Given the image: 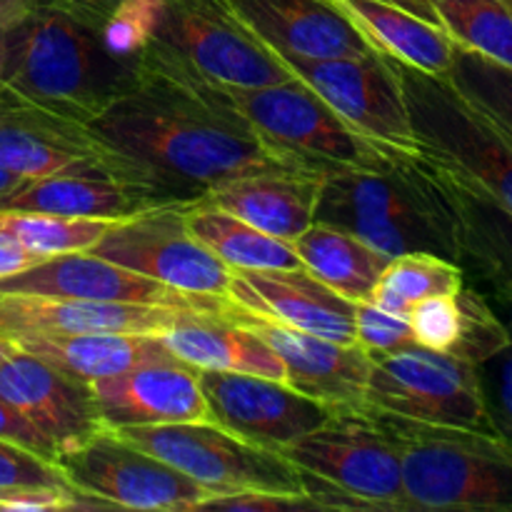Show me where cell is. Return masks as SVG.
<instances>
[{
    "label": "cell",
    "mask_w": 512,
    "mask_h": 512,
    "mask_svg": "<svg viewBox=\"0 0 512 512\" xmlns=\"http://www.w3.org/2000/svg\"><path fill=\"white\" fill-rule=\"evenodd\" d=\"M505 323L510 328L508 345L490 360L475 365V370H478L480 388H483L493 430L512 445V308H508Z\"/></svg>",
    "instance_id": "74e56055"
},
{
    "label": "cell",
    "mask_w": 512,
    "mask_h": 512,
    "mask_svg": "<svg viewBox=\"0 0 512 512\" xmlns=\"http://www.w3.org/2000/svg\"><path fill=\"white\" fill-rule=\"evenodd\" d=\"M185 205L190 203L158 205L118 220L90 253L180 293L228 300L233 270L190 233Z\"/></svg>",
    "instance_id": "4fadbf2b"
},
{
    "label": "cell",
    "mask_w": 512,
    "mask_h": 512,
    "mask_svg": "<svg viewBox=\"0 0 512 512\" xmlns=\"http://www.w3.org/2000/svg\"><path fill=\"white\" fill-rule=\"evenodd\" d=\"M335 3L350 15L373 50L420 73L448 78L458 45L438 23H430L385 0H335Z\"/></svg>",
    "instance_id": "83f0119b"
},
{
    "label": "cell",
    "mask_w": 512,
    "mask_h": 512,
    "mask_svg": "<svg viewBox=\"0 0 512 512\" xmlns=\"http://www.w3.org/2000/svg\"><path fill=\"white\" fill-rule=\"evenodd\" d=\"M148 45L220 88H265L293 78L225 0H165Z\"/></svg>",
    "instance_id": "8fae6325"
},
{
    "label": "cell",
    "mask_w": 512,
    "mask_h": 512,
    "mask_svg": "<svg viewBox=\"0 0 512 512\" xmlns=\"http://www.w3.org/2000/svg\"><path fill=\"white\" fill-rule=\"evenodd\" d=\"M365 405L418 423L495 433L475 365L415 343L373 355Z\"/></svg>",
    "instance_id": "7c38bea8"
},
{
    "label": "cell",
    "mask_w": 512,
    "mask_h": 512,
    "mask_svg": "<svg viewBox=\"0 0 512 512\" xmlns=\"http://www.w3.org/2000/svg\"><path fill=\"white\" fill-rule=\"evenodd\" d=\"M115 433L203 485L210 498L245 490L303 493L298 468L283 453L248 443L213 420L135 425Z\"/></svg>",
    "instance_id": "9c48e42d"
},
{
    "label": "cell",
    "mask_w": 512,
    "mask_h": 512,
    "mask_svg": "<svg viewBox=\"0 0 512 512\" xmlns=\"http://www.w3.org/2000/svg\"><path fill=\"white\" fill-rule=\"evenodd\" d=\"M440 28L458 48L512 68V5L508 0H428Z\"/></svg>",
    "instance_id": "1f68e13d"
},
{
    "label": "cell",
    "mask_w": 512,
    "mask_h": 512,
    "mask_svg": "<svg viewBox=\"0 0 512 512\" xmlns=\"http://www.w3.org/2000/svg\"><path fill=\"white\" fill-rule=\"evenodd\" d=\"M138 58H120L103 30L53 8H30L5 30L3 85L35 105L93 123L133 88Z\"/></svg>",
    "instance_id": "3957f363"
},
{
    "label": "cell",
    "mask_w": 512,
    "mask_h": 512,
    "mask_svg": "<svg viewBox=\"0 0 512 512\" xmlns=\"http://www.w3.org/2000/svg\"><path fill=\"white\" fill-rule=\"evenodd\" d=\"M385 3H393V5H398V8H405V10H410V13L420 15V18L430 20V23H438L428 0H385Z\"/></svg>",
    "instance_id": "f6af8a7d"
},
{
    "label": "cell",
    "mask_w": 512,
    "mask_h": 512,
    "mask_svg": "<svg viewBox=\"0 0 512 512\" xmlns=\"http://www.w3.org/2000/svg\"><path fill=\"white\" fill-rule=\"evenodd\" d=\"M18 490H75L63 468L48 458L0 438V495Z\"/></svg>",
    "instance_id": "d590c367"
},
{
    "label": "cell",
    "mask_w": 512,
    "mask_h": 512,
    "mask_svg": "<svg viewBox=\"0 0 512 512\" xmlns=\"http://www.w3.org/2000/svg\"><path fill=\"white\" fill-rule=\"evenodd\" d=\"M293 250L313 278L350 303L368 300L380 273L390 263V255L370 248L348 230L320 220L295 238Z\"/></svg>",
    "instance_id": "f1b7e54d"
},
{
    "label": "cell",
    "mask_w": 512,
    "mask_h": 512,
    "mask_svg": "<svg viewBox=\"0 0 512 512\" xmlns=\"http://www.w3.org/2000/svg\"><path fill=\"white\" fill-rule=\"evenodd\" d=\"M58 465L78 493L103 500L110 510L190 512L203 510L210 498L203 485L110 428L60 455Z\"/></svg>",
    "instance_id": "5bb4252c"
},
{
    "label": "cell",
    "mask_w": 512,
    "mask_h": 512,
    "mask_svg": "<svg viewBox=\"0 0 512 512\" xmlns=\"http://www.w3.org/2000/svg\"><path fill=\"white\" fill-rule=\"evenodd\" d=\"M165 0H123L103 25V40L120 58H138L150 43L163 15Z\"/></svg>",
    "instance_id": "8d00e7d4"
},
{
    "label": "cell",
    "mask_w": 512,
    "mask_h": 512,
    "mask_svg": "<svg viewBox=\"0 0 512 512\" xmlns=\"http://www.w3.org/2000/svg\"><path fill=\"white\" fill-rule=\"evenodd\" d=\"M230 318L258 333L285 365V385L328 408L365 405L373 355L358 343H335L305 330L273 323L230 303Z\"/></svg>",
    "instance_id": "ac0fdd59"
},
{
    "label": "cell",
    "mask_w": 512,
    "mask_h": 512,
    "mask_svg": "<svg viewBox=\"0 0 512 512\" xmlns=\"http://www.w3.org/2000/svg\"><path fill=\"white\" fill-rule=\"evenodd\" d=\"M15 350V343L10 338H3V335H0V363H3L5 358H8L10 353H13Z\"/></svg>",
    "instance_id": "bcb514c9"
},
{
    "label": "cell",
    "mask_w": 512,
    "mask_h": 512,
    "mask_svg": "<svg viewBox=\"0 0 512 512\" xmlns=\"http://www.w3.org/2000/svg\"><path fill=\"white\" fill-rule=\"evenodd\" d=\"M193 313L200 310L0 293V335L10 340L25 335H160Z\"/></svg>",
    "instance_id": "ffe728a7"
},
{
    "label": "cell",
    "mask_w": 512,
    "mask_h": 512,
    "mask_svg": "<svg viewBox=\"0 0 512 512\" xmlns=\"http://www.w3.org/2000/svg\"><path fill=\"white\" fill-rule=\"evenodd\" d=\"M198 380L213 423L278 453L313 433L333 413L320 400L263 375L198 370Z\"/></svg>",
    "instance_id": "9a60e30c"
},
{
    "label": "cell",
    "mask_w": 512,
    "mask_h": 512,
    "mask_svg": "<svg viewBox=\"0 0 512 512\" xmlns=\"http://www.w3.org/2000/svg\"><path fill=\"white\" fill-rule=\"evenodd\" d=\"M318 510L405 512L403 458L373 408H335L285 450Z\"/></svg>",
    "instance_id": "5b68a950"
},
{
    "label": "cell",
    "mask_w": 512,
    "mask_h": 512,
    "mask_svg": "<svg viewBox=\"0 0 512 512\" xmlns=\"http://www.w3.org/2000/svg\"><path fill=\"white\" fill-rule=\"evenodd\" d=\"M225 95L260 143L293 173L325 180L343 170L378 168L390 158L295 78L265 88H225Z\"/></svg>",
    "instance_id": "8992f818"
},
{
    "label": "cell",
    "mask_w": 512,
    "mask_h": 512,
    "mask_svg": "<svg viewBox=\"0 0 512 512\" xmlns=\"http://www.w3.org/2000/svg\"><path fill=\"white\" fill-rule=\"evenodd\" d=\"M90 125L163 193L183 203L203 200L245 175L293 173L235 113L225 88L153 45L138 53L133 88Z\"/></svg>",
    "instance_id": "6da1fadb"
},
{
    "label": "cell",
    "mask_w": 512,
    "mask_h": 512,
    "mask_svg": "<svg viewBox=\"0 0 512 512\" xmlns=\"http://www.w3.org/2000/svg\"><path fill=\"white\" fill-rule=\"evenodd\" d=\"M165 348L195 370L263 375L285 383V365L268 343L228 313H193L158 335Z\"/></svg>",
    "instance_id": "d4e9b609"
},
{
    "label": "cell",
    "mask_w": 512,
    "mask_h": 512,
    "mask_svg": "<svg viewBox=\"0 0 512 512\" xmlns=\"http://www.w3.org/2000/svg\"><path fill=\"white\" fill-rule=\"evenodd\" d=\"M5 30L0 28V90H3V60H5Z\"/></svg>",
    "instance_id": "7dc6e473"
},
{
    "label": "cell",
    "mask_w": 512,
    "mask_h": 512,
    "mask_svg": "<svg viewBox=\"0 0 512 512\" xmlns=\"http://www.w3.org/2000/svg\"><path fill=\"white\" fill-rule=\"evenodd\" d=\"M0 395L48 438L58 458L105 430L90 383L25 353L18 345L0 363Z\"/></svg>",
    "instance_id": "e0dca14e"
},
{
    "label": "cell",
    "mask_w": 512,
    "mask_h": 512,
    "mask_svg": "<svg viewBox=\"0 0 512 512\" xmlns=\"http://www.w3.org/2000/svg\"><path fill=\"white\" fill-rule=\"evenodd\" d=\"M465 288V268L435 253H403L390 258L380 273L370 303L388 313L408 318L410 308L430 295L460 293Z\"/></svg>",
    "instance_id": "4dcf8cb0"
},
{
    "label": "cell",
    "mask_w": 512,
    "mask_h": 512,
    "mask_svg": "<svg viewBox=\"0 0 512 512\" xmlns=\"http://www.w3.org/2000/svg\"><path fill=\"white\" fill-rule=\"evenodd\" d=\"M0 438L10 440V443L20 445V448H28L33 453H38L40 458H48L53 463H58V453H55L53 445L48 443L45 435H40L8 400L0 395Z\"/></svg>",
    "instance_id": "60d3db41"
},
{
    "label": "cell",
    "mask_w": 512,
    "mask_h": 512,
    "mask_svg": "<svg viewBox=\"0 0 512 512\" xmlns=\"http://www.w3.org/2000/svg\"><path fill=\"white\" fill-rule=\"evenodd\" d=\"M353 328L355 343L370 355L390 353V350H398L415 343L408 318L388 313V310L378 308V305L370 303V300L355 303Z\"/></svg>",
    "instance_id": "f35d334b"
},
{
    "label": "cell",
    "mask_w": 512,
    "mask_h": 512,
    "mask_svg": "<svg viewBox=\"0 0 512 512\" xmlns=\"http://www.w3.org/2000/svg\"><path fill=\"white\" fill-rule=\"evenodd\" d=\"M13 343L83 383L110 378V375L140 368V365L178 360L158 335H25V338H13Z\"/></svg>",
    "instance_id": "4316f807"
},
{
    "label": "cell",
    "mask_w": 512,
    "mask_h": 512,
    "mask_svg": "<svg viewBox=\"0 0 512 512\" xmlns=\"http://www.w3.org/2000/svg\"><path fill=\"white\" fill-rule=\"evenodd\" d=\"M0 293L163 305V308L200 310V313H228L230 308L228 300L180 293L95 253H68L43 260L23 273L0 280Z\"/></svg>",
    "instance_id": "2e32d148"
},
{
    "label": "cell",
    "mask_w": 512,
    "mask_h": 512,
    "mask_svg": "<svg viewBox=\"0 0 512 512\" xmlns=\"http://www.w3.org/2000/svg\"><path fill=\"white\" fill-rule=\"evenodd\" d=\"M105 428L210 420L198 370L183 360L150 363L90 383Z\"/></svg>",
    "instance_id": "7402d4cb"
},
{
    "label": "cell",
    "mask_w": 512,
    "mask_h": 512,
    "mask_svg": "<svg viewBox=\"0 0 512 512\" xmlns=\"http://www.w3.org/2000/svg\"><path fill=\"white\" fill-rule=\"evenodd\" d=\"M0 220L20 240L28 253L40 260L68 253H90L108 228L118 220L68 218V215L35 213V210H0Z\"/></svg>",
    "instance_id": "d6a6232c"
},
{
    "label": "cell",
    "mask_w": 512,
    "mask_h": 512,
    "mask_svg": "<svg viewBox=\"0 0 512 512\" xmlns=\"http://www.w3.org/2000/svg\"><path fill=\"white\" fill-rule=\"evenodd\" d=\"M180 203L160 190L130 180L103 175H60V178L25 180L0 210H35L90 220H125L158 205Z\"/></svg>",
    "instance_id": "603a6c76"
},
{
    "label": "cell",
    "mask_w": 512,
    "mask_h": 512,
    "mask_svg": "<svg viewBox=\"0 0 512 512\" xmlns=\"http://www.w3.org/2000/svg\"><path fill=\"white\" fill-rule=\"evenodd\" d=\"M203 510L230 512H280V510H318V505L305 493H265V490H245V493L215 495L203 503Z\"/></svg>",
    "instance_id": "ab89813d"
},
{
    "label": "cell",
    "mask_w": 512,
    "mask_h": 512,
    "mask_svg": "<svg viewBox=\"0 0 512 512\" xmlns=\"http://www.w3.org/2000/svg\"><path fill=\"white\" fill-rule=\"evenodd\" d=\"M375 410V408H373ZM403 458L405 512H512V445L495 433L375 410Z\"/></svg>",
    "instance_id": "277c9868"
},
{
    "label": "cell",
    "mask_w": 512,
    "mask_h": 512,
    "mask_svg": "<svg viewBox=\"0 0 512 512\" xmlns=\"http://www.w3.org/2000/svg\"><path fill=\"white\" fill-rule=\"evenodd\" d=\"M508 3H510V5H512V0H508Z\"/></svg>",
    "instance_id": "c3c4849f"
},
{
    "label": "cell",
    "mask_w": 512,
    "mask_h": 512,
    "mask_svg": "<svg viewBox=\"0 0 512 512\" xmlns=\"http://www.w3.org/2000/svg\"><path fill=\"white\" fill-rule=\"evenodd\" d=\"M30 0H0V28H10L30 13Z\"/></svg>",
    "instance_id": "ee69618b"
},
{
    "label": "cell",
    "mask_w": 512,
    "mask_h": 512,
    "mask_svg": "<svg viewBox=\"0 0 512 512\" xmlns=\"http://www.w3.org/2000/svg\"><path fill=\"white\" fill-rule=\"evenodd\" d=\"M0 165L25 180L103 175L160 190L93 125L30 103L5 85L0 90Z\"/></svg>",
    "instance_id": "ba28073f"
},
{
    "label": "cell",
    "mask_w": 512,
    "mask_h": 512,
    "mask_svg": "<svg viewBox=\"0 0 512 512\" xmlns=\"http://www.w3.org/2000/svg\"><path fill=\"white\" fill-rule=\"evenodd\" d=\"M420 150L512 213V143L440 75L400 65Z\"/></svg>",
    "instance_id": "52a82bcc"
},
{
    "label": "cell",
    "mask_w": 512,
    "mask_h": 512,
    "mask_svg": "<svg viewBox=\"0 0 512 512\" xmlns=\"http://www.w3.org/2000/svg\"><path fill=\"white\" fill-rule=\"evenodd\" d=\"M120 3L123 0H30L33 8L60 10V13L73 15V18L83 20V23L93 25L98 30H103V25L108 23V18Z\"/></svg>",
    "instance_id": "b9f144b4"
},
{
    "label": "cell",
    "mask_w": 512,
    "mask_h": 512,
    "mask_svg": "<svg viewBox=\"0 0 512 512\" xmlns=\"http://www.w3.org/2000/svg\"><path fill=\"white\" fill-rule=\"evenodd\" d=\"M228 303L335 343H355V303L330 290L305 268L233 270Z\"/></svg>",
    "instance_id": "d6986e66"
},
{
    "label": "cell",
    "mask_w": 512,
    "mask_h": 512,
    "mask_svg": "<svg viewBox=\"0 0 512 512\" xmlns=\"http://www.w3.org/2000/svg\"><path fill=\"white\" fill-rule=\"evenodd\" d=\"M183 218L190 233L230 270L303 268L293 245L263 233L218 205L195 200L185 205Z\"/></svg>",
    "instance_id": "f546056e"
},
{
    "label": "cell",
    "mask_w": 512,
    "mask_h": 512,
    "mask_svg": "<svg viewBox=\"0 0 512 512\" xmlns=\"http://www.w3.org/2000/svg\"><path fill=\"white\" fill-rule=\"evenodd\" d=\"M463 300L460 293L430 295L410 308L408 323L413 330V340L420 348L448 353L458 348L463 335Z\"/></svg>",
    "instance_id": "e575fe53"
},
{
    "label": "cell",
    "mask_w": 512,
    "mask_h": 512,
    "mask_svg": "<svg viewBox=\"0 0 512 512\" xmlns=\"http://www.w3.org/2000/svg\"><path fill=\"white\" fill-rule=\"evenodd\" d=\"M278 58L295 80L323 98L365 143L385 155H423L398 60L383 53L323 60L295 55Z\"/></svg>",
    "instance_id": "30bf717a"
},
{
    "label": "cell",
    "mask_w": 512,
    "mask_h": 512,
    "mask_svg": "<svg viewBox=\"0 0 512 512\" xmlns=\"http://www.w3.org/2000/svg\"><path fill=\"white\" fill-rule=\"evenodd\" d=\"M275 55L350 58L378 53L335 0H225Z\"/></svg>",
    "instance_id": "44dd1931"
},
{
    "label": "cell",
    "mask_w": 512,
    "mask_h": 512,
    "mask_svg": "<svg viewBox=\"0 0 512 512\" xmlns=\"http://www.w3.org/2000/svg\"><path fill=\"white\" fill-rule=\"evenodd\" d=\"M448 80L512 143V68L458 48Z\"/></svg>",
    "instance_id": "836d02e7"
},
{
    "label": "cell",
    "mask_w": 512,
    "mask_h": 512,
    "mask_svg": "<svg viewBox=\"0 0 512 512\" xmlns=\"http://www.w3.org/2000/svg\"><path fill=\"white\" fill-rule=\"evenodd\" d=\"M43 263L38 255L28 253V250L20 245V240L10 233L8 225L0 220V280L10 278L15 273H23V270L33 268V265Z\"/></svg>",
    "instance_id": "7bdbcfd3"
},
{
    "label": "cell",
    "mask_w": 512,
    "mask_h": 512,
    "mask_svg": "<svg viewBox=\"0 0 512 512\" xmlns=\"http://www.w3.org/2000/svg\"><path fill=\"white\" fill-rule=\"evenodd\" d=\"M430 165L438 170L455 210L460 265H470L493 288L500 303L512 308V213L453 170L433 160Z\"/></svg>",
    "instance_id": "cb8c5ba5"
},
{
    "label": "cell",
    "mask_w": 512,
    "mask_h": 512,
    "mask_svg": "<svg viewBox=\"0 0 512 512\" xmlns=\"http://www.w3.org/2000/svg\"><path fill=\"white\" fill-rule=\"evenodd\" d=\"M315 220L348 230L390 258L435 253L460 263L455 210L423 155H390L378 168L328 175Z\"/></svg>",
    "instance_id": "7a4b0ae2"
},
{
    "label": "cell",
    "mask_w": 512,
    "mask_h": 512,
    "mask_svg": "<svg viewBox=\"0 0 512 512\" xmlns=\"http://www.w3.org/2000/svg\"><path fill=\"white\" fill-rule=\"evenodd\" d=\"M320 183L323 180L298 173H258L230 180L203 200L293 245L315 223Z\"/></svg>",
    "instance_id": "484cf974"
}]
</instances>
